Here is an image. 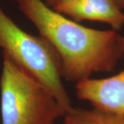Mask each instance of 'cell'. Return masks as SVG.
I'll return each mask as SVG.
<instances>
[{"label":"cell","instance_id":"6da1fadb","mask_svg":"<svg viewBox=\"0 0 124 124\" xmlns=\"http://www.w3.org/2000/svg\"><path fill=\"white\" fill-rule=\"evenodd\" d=\"M13 1L55 50L62 77L69 81L77 84L93 74L111 72L124 56L116 31L84 26L42 0Z\"/></svg>","mask_w":124,"mask_h":124},{"label":"cell","instance_id":"7a4b0ae2","mask_svg":"<svg viewBox=\"0 0 124 124\" xmlns=\"http://www.w3.org/2000/svg\"><path fill=\"white\" fill-rule=\"evenodd\" d=\"M1 124H55L66 110L44 85L3 54Z\"/></svg>","mask_w":124,"mask_h":124},{"label":"cell","instance_id":"3957f363","mask_svg":"<svg viewBox=\"0 0 124 124\" xmlns=\"http://www.w3.org/2000/svg\"><path fill=\"white\" fill-rule=\"evenodd\" d=\"M0 48L3 54L44 85L67 112L73 107L62 81L61 62L55 50L41 36L23 31L1 5Z\"/></svg>","mask_w":124,"mask_h":124},{"label":"cell","instance_id":"277c9868","mask_svg":"<svg viewBox=\"0 0 124 124\" xmlns=\"http://www.w3.org/2000/svg\"><path fill=\"white\" fill-rule=\"evenodd\" d=\"M79 99L89 102L93 108L112 113H124V69L103 79L84 80L75 85Z\"/></svg>","mask_w":124,"mask_h":124},{"label":"cell","instance_id":"5b68a950","mask_svg":"<svg viewBox=\"0 0 124 124\" xmlns=\"http://www.w3.org/2000/svg\"><path fill=\"white\" fill-rule=\"evenodd\" d=\"M53 9L77 22L106 23L115 31L124 26V12L114 0H66Z\"/></svg>","mask_w":124,"mask_h":124},{"label":"cell","instance_id":"8992f818","mask_svg":"<svg viewBox=\"0 0 124 124\" xmlns=\"http://www.w3.org/2000/svg\"><path fill=\"white\" fill-rule=\"evenodd\" d=\"M63 124H124V113L72 107L63 116Z\"/></svg>","mask_w":124,"mask_h":124},{"label":"cell","instance_id":"52a82bcc","mask_svg":"<svg viewBox=\"0 0 124 124\" xmlns=\"http://www.w3.org/2000/svg\"><path fill=\"white\" fill-rule=\"evenodd\" d=\"M65 1H66V0H44V1L50 8H53L54 6H56L57 5Z\"/></svg>","mask_w":124,"mask_h":124},{"label":"cell","instance_id":"ba28073f","mask_svg":"<svg viewBox=\"0 0 124 124\" xmlns=\"http://www.w3.org/2000/svg\"><path fill=\"white\" fill-rule=\"evenodd\" d=\"M119 42L120 48L121 50L122 53L124 55V37L119 36Z\"/></svg>","mask_w":124,"mask_h":124},{"label":"cell","instance_id":"9c48e42d","mask_svg":"<svg viewBox=\"0 0 124 124\" xmlns=\"http://www.w3.org/2000/svg\"><path fill=\"white\" fill-rule=\"evenodd\" d=\"M114 1L120 9H121L122 10H124V0H114Z\"/></svg>","mask_w":124,"mask_h":124}]
</instances>
